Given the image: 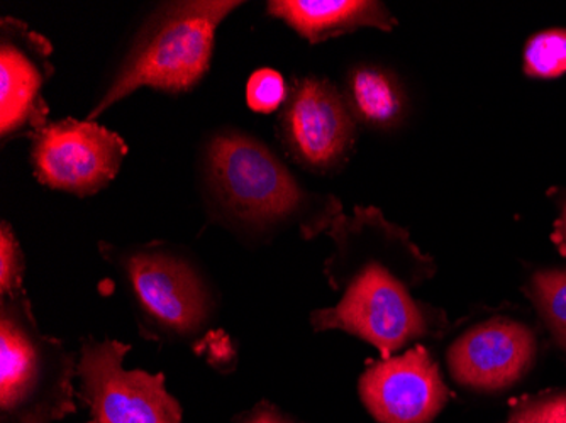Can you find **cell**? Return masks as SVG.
<instances>
[{
	"instance_id": "6da1fadb",
	"label": "cell",
	"mask_w": 566,
	"mask_h": 423,
	"mask_svg": "<svg viewBox=\"0 0 566 423\" xmlns=\"http://www.w3.org/2000/svg\"><path fill=\"white\" fill-rule=\"evenodd\" d=\"M203 171L221 214L243 228L263 231L295 222L305 240H313L343 215L336 197L302 189L269 146L240 130L214 135Z\"/></svg>"
},
{
	"instance_id": "7a4b0ae2",
	"label": "cell",
	"mask_w": 566,
	"mask_h": 423,
	"mask_svg": "<svg viewBox=\"0 0 566 423\" xmlns=\"http://www.w3.org/2000/svg\"><path fill=\"white\" fill-rule=\"evenodd\" d=\"M240 6L238 0H177L155 9L133 38L87 120L97 119L143 87L167 94L196 88L211 70L219 25Z\"/></svg>"
},
{
	"instance_id": "3957f363",
	"label": "cell",
	"mask_w": 566,
	"mask_h": 423,
	"mask_svg": "<svg viewBox=\"0 0 566 423\" xmlns=\"http://www.w3.org/2000/svg\"><path fill=\"white\" fill-rule=\"evenodd\" d=\"M73 377L75 358L41 332L28 295L0 297L2 423H56L75 413Z\"/></svg>"
},
{
	"instance_id": "277c9868",
	"label": "cell",
	"mask_w": 566,
	"mask_h": 423,
	"mask_svg": "<svg viewBox=\"0 0 566 423\" xmlns=\"http://www.w3.org/2000/svg\"><path fill=\"white\" fill-rule=\"evenodd\" d=\"M101 253L123 275L143 336L190 340L208 327L211 292L182 253L164 243L127 250L101 243Z\"/></svg>"
},
{
	"instance_id": "5b68a950",
	"label": "cell",
	"mask_w": 566,
	"mask_h": 423,
	"mask_svg": "<svg viewBox=\"0 0 566 423\" xmlns=\"http://www.w3.org/2000/svg\"><path fill=\"white\" fill-rule=\"evenodd\" d=\"M132 351L119 340L87 337L76 362L87 423H182V406L165 388L161 373L124 368Z\"/></svg>"
},
{
	"instance_id": "8992f818",
	"label": "cell",
	"mask_w": 566,
	"mask_h": 423,
	"mask_svg": "<svg viewBox=\"0 0 566 423\" xmlns=\"http://www.w3.org/2000/svg\"><path fill=\"white\" fill-rule=\"evenodd\" d=\"M317 332L343 330L367 340L380 351L381 359L428 332L422 308L410 298L402 279L384 268H368L346 285L336 307L311 314Z\"/></svg>"
},
{
	"instance_id": "52a82bcc",
	"label": "cell",
	"mask_w": 566,
	"mask_h": 423,
	"mask_svg": "<svg viewBox=\"0 0 566 423\" xmlns=\"http://www.w3.org/2000/svg\"><path fill=\"white\" fill-rule=\"evenodd\" d=\"M127 145L95 120L62 119L48 124L31 142L34 177L48 189L91 197L119 175Z\"/></svg>"
},
{
	"instance_id": "ba28073f",
	"label": "cell",
	"mask_w": 566,
	"mask_h": 423,
	"mask_svg": "<svg viewBox=\"0 0 566 423\" xmlns=\"http://www.w3.org/2000/svg\"><path fill=\"white\" fill-rule=\"evenodd\" d=\"M279 135L297 163L326 173L348 160L356 124L345 95L326 78H294L279 120Z\"/></svg>"
},
{
	"instance_id": "9c48e42d",
	"label": "cell",
	"mask_w": 566,
	"mask_h": 423,
	"mask_svg": "<svg viewBox=\"0 0 566 423\" xmlns=\"http://www.w3.org/2000/svg\"><path fill=\"white\" fill-rule=\"evenodd\" d=\"M53 44L15 18L0 21V139L33 141L48 126L50 107L43 95L55 66Z\"/></svg>"
},
{
	"instance_id": "30bf717a",
	"label": "cell",
	"mask_w": 566,
	"mask_h": 423,
	"mask_svg": "<svg viewBox=\"0 0 566 423\" xmlns=\"http://www.w3.org/2000/svg\"><path fill=\"white\" fill-rule=\"evenodd\" d=\"M359 396L380 423H429L447 405L440 369L421 346L397 358L370 362L359 378Z\"/></svg>"
},
{
	"instance_id": "8fae6325",
	"label": "cell",
	"mask_w": 566,
	"mask_h": 423,
	"mask_svg": "<svg viewBox=\"0 0 566 423\" xmlns=\"http://www.w3.org/2000/svg\"><path fill=\"white\" fill-rule=\"evenodd\" d=\"M536 355L533 332L523 324L492 319L463 334L448 351L458 383L473 390H501L516 383Z\"/></svg>"
},
{
	"instance_id": "7c38bea8",
	"label": "cell",
	"mask_w": 566,
	"mask_h": 423,
	"mask_svg": "<svg viewBox=\"0 0 566 423\" xmlns=\"http://www.w3.org/2000/svg\"><path fill=\"white\" fill-rule=\"evenodd\" d=\"M334 254L327 260L326 275L333 288H346L368 268H384L397 275L403 254H419L410 246L406 232L385 221L375 207H356L352 218L343 214L329 229Z\"/></svg>"
},
{
	"instance_id": "4fadbf2b",
	"label": "cell",
	"mask_w": 566,
	"mask_h": 423,
	"mask_svg": "<svg viewBox=\"0 0 566 423\" xmlns=\"http://www.w3.org/2000/svg\"><path fill=\"white\" fill-rule=\"evenodd\" d=\"M266 12L311 44L361 28L390 33L397 25L392 12L375 0H270Z\"/></svg>"
},
{
	"instance_id": "5bb4252c",
	"label": "cell",
	"mask_w": 566,
	"mask_h": 423,
	"mask_svg": "<svg viewBox=\"0 0 566 423\" xmlns=\"http://www.w3.org/2000/svg\"><path fill=\"white\" fill-rule=\"evenodd\" d=\"M345 98L353 117L374 129H389L402 119V87L392 73L380 66L359 65L352 70Z\"/></svg>"
},
{
	"instance_id": "9a60e30c",
	"label": "cell",
	"mask_w": 566,
	"mask_h": 423,
	"mask_svg": "<svg viewBox=\"0 0 566 423\" xmlns=\"http://www.w3.org/2000/svg\"><path fill=\"white\" fill-rule=\"evenodd\" d=\"M527 295L536 304L556 342L566 349V269L536 273Z\"/></svg>"
},
{
	"instance_id": "2e32d148",
	"label": "cell",
	"mask_w": 566,
	"mask_h": 423,
	"mask_svg": "<svg viewBox=\"0 0 566 423\" xmlns=\"http://www.w3.org/2000/svg\"><path fill=\"white\" fill-rule=\"evenodd\" d=\"M524 72L533 78H556L566 73V30L534 34L524 47Z\"/></svg>"
},
{
	"instance_id": "e0dca14e",
	"label": "cell",
	"mask_w": 566,
	"mask_h": 423,
	"mask_svg": "<svg viewBox=\"0 0 566 423\" xmlns=\"http://www.w3.org/2000/svg\"><path fill=\"white\" fill-rule=\"evenodd\" d=\"M25 257L8 221L0 224V297L25 294Z\"/></svg>"
},
{
	"instance_id": "ac0fdd59",
	"label": "cell",
	"mask_w": 566,
	"mask_h": 423,
	"mask_svg": "<svg viewBox=\"0 0 566 423\" xmlns=\"http://www.w3.org/2000/svg\"><path fill=\"white\" fill-rule=\"evenodd\" d=\"M289 87L276 70H256L247 85V102L253 113L272 114L285 104Z\"/></svg>"
},
{
	"instance_id": "d6986e66",
	"label": "cell",
	"mask_w": 566,
	"mask_h": 423,
	"mask_svg": "<svg viewBox=\"0 0 566 423\" xmlns=\"http://www.w3.org/2000/svg\"><path fill=\"white\" fill-rule=\"evenodd\" d=\"M517 412L530 423H566V393L537 400Z\"/></svg>"
},
{
	"instance_id": "ffe728a7",
	"label": "cell",
	"mask_w": 566,
	"mask_h": 423,
	"mask_svg": "<svg viewBox=\"0 0 566 423\" xmlns=\"http://www.w3.org/2000/svg\"><path fill=\"white\" fill-rule=\"evenodd\" d=\"M241 423H294L287 419V416L282 415L279 410L273 409L269 403H262V405L256 406L250 415L244 416L241 420Z\"/></svg>"
},
{
	"instance_id": "44dd1931",
	"label": "cell",
	"mask_w": 566,
	"mask_h": 423,
	"mask_svg": "<svg viewBox=\"0 0 566 423\" xmlns=\"http://www.w3.org/2000/svg\"><path fill=\"white\" fill-rule=\"evenodd\" d=\"M553 243L558 246L559 253L566 256V203L563 207L562 218L555 224V231L552 235Z\"/></svg>"
},
{
	"instance_id": "7402d4cb",
	"label": "cell",
	"mask_w": 566,
	"mask_h": 423,
	"mask_svg": "<svg viewBox=\"0 0 566 423\" xmlns=\"http://www.w3.org/2000/svg\"><path fill=\"white\" fill-rule=\"evenodd\" d=\"M509 423H530V422H527V420L524 419V416L521 415L520 412H516V413H514V415H512L511 422H509Z\"/></svg>"
}]
</instances>
